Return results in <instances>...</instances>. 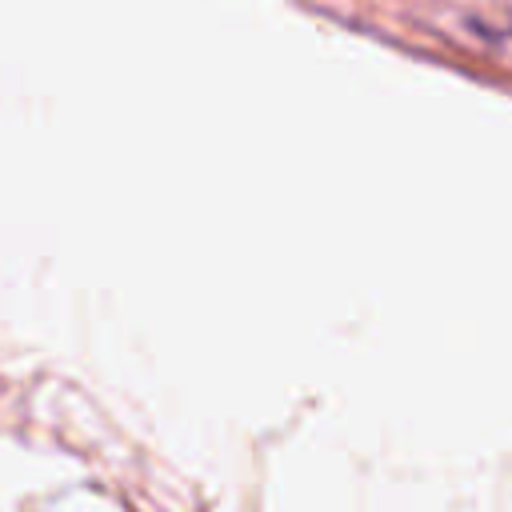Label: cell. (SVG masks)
<instances>
[{"instance_id":"1","label":"cell","mask_w":512,"mask_h":512,"mask_svg":"<svg viewBox=\"0 0 512 512\" xmlns=\"http://www.w3.org/2000/svg\"><path fill=\"white\" fill-rule=\"evenodd\" d=\"M460 32H468L476 44L488 52L512 56V8H488V12H468L460 20Z\"/></svg>"}]
</instances>
